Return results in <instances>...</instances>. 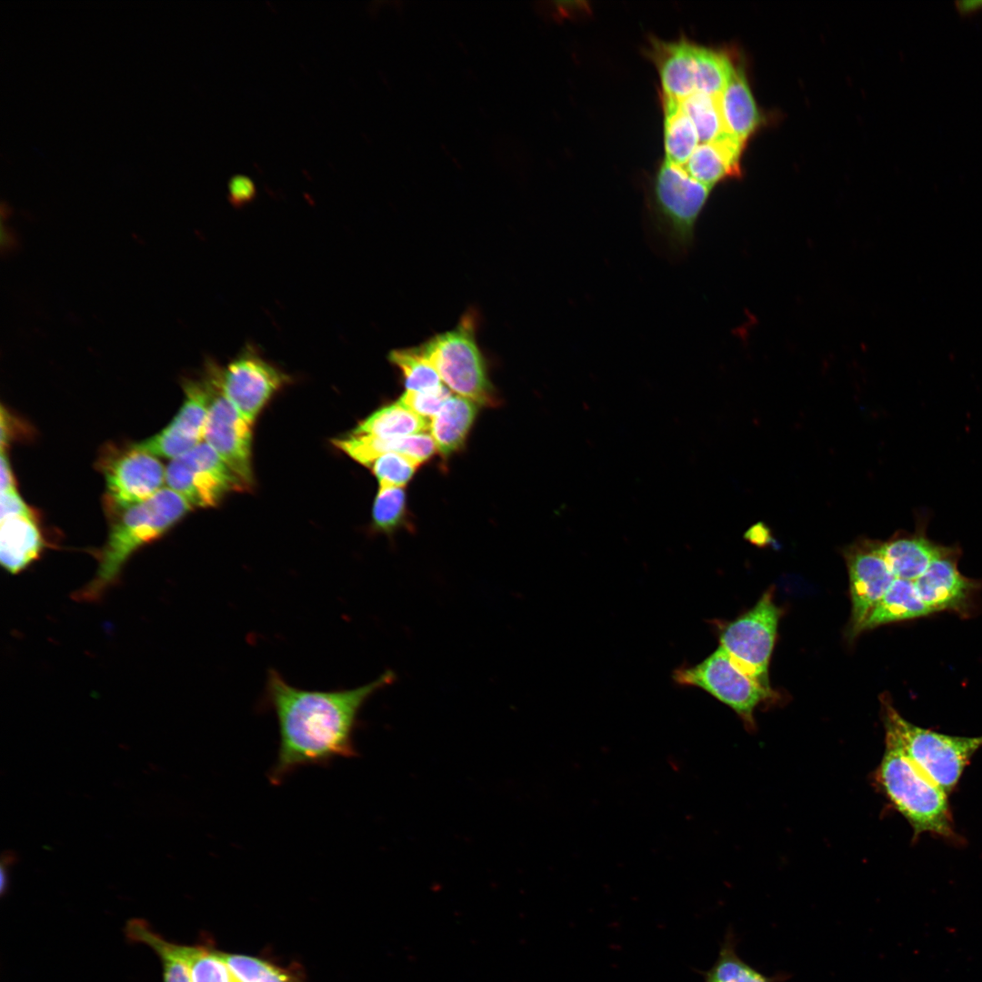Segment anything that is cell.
Returning <instances> with one entry per match:
<instances>
[{
	"label": "cell",
	"instance_id": "obj_5",
	"mask_svg": "<svg viewBox=\"0 0 982 982\" xmlns=\"http://www.w3.org/2000/svg\"><path fill=\"white\" fill-rule=\"evenodd\" d=\"M711 189L682 166L665 161L659 167L652 190V226L675 253L684 254L692 246L696 223Z\"/></svg>",
	"mask_w": 982,
	"mask_h": 982
},
{
	"label": "cell",
	"instance_id": "obj_3",
	"mask_svg": "<svg viewBox=\"0 0 982 982\" xmlns=\"http://www.w3.org/2000/svg\"><path fill=\"white\" fill-rule=\"evenodd\" d=\"M878 781L894 807L907 818L914 835H952L947 792L925 774L901 746L886 734Z\"/></svg>",
	"mask_w": 982,
	"mask_h": 982
},
{
	"label": "cell",
	"instance_id": "obj_15",
	"mask_svg": "<svg viewBox=\"0 0 982 982\" xmlns=\"http://www.w3.org/2000/svg\"><path fill=\"white\" fill-rule=\"evenodd\" d=\"M958 549L945 546L925 573L913 581L930 613L967 610L977 589L976 581L958 571Z\"/></svg>",
	"mask_w": 982,
	"mask_h": 982
},
{
	"label": "cell",
	"instance_id": "obj_21",
	"mask_svg": "<svg viewBox=\"0 0 982 982\" xmlns=\"http://www.w3.org/2000/svg\"><path fill=\"white\" fill-rule=\"evenodd\" d=\"M719 104L726 131L745 143L758 126L761 116L741 68H735L719 95Z\"/></svg>",
	"mask_w": 982,
	"mask_h": 982
},
{
	"label": "cell",
	"instance_id": "obj_16",
	"mask_svg": "<svg viewBox=\"0 0 982 982\" xmlns=\"http://www.w3.org/2000/svg\"><path fill=\"white\" fill-rule=\"evenodd\" d=\"M924 524L912 534L897 533L881 542L882 555L896 578L915 581L944 549L927 538Z\"/></svg>",
	"mask_w": 982,
	"mask_h": 982
},
{
	"label": "cell",
	"instance_id": "obj_4",
	"mask_svg": "<svg viewBox=\"0 0 982 982\" xmlns=\"http://www.w3.org/2000/svg\"><path fill=\"white\" fill-rule=\"evenodd\" d=\"M881 702L886 734L935 783L946 792L951 791L971 757L982 747V736H953L921 728L906 720L889 698L882 697Z\"/></svg>",
	"mask_w": 982,
	"mask_h": 982
},
{
	"label": "cell",
	"instance_id": "obj_14",
	"mask_svg": "<svg viewBox=\"0 0 982 982\" xmlns=\"http://www.w3.org/2000/svg\"><path fill=\"white\" fill-rule=\"evenodd\" d=\"M185 401L172 421L156 435L134 444L155 456L176 458L204 439L210 404V391L205 376L184 384Z\"/></svg>",
	"mask_w": 982,
	"mask_h": 982
},
{
	"label": "cell",
	"instance_id": "obj_29",
	"mask_svg": "<svg viewBox=\"0 0 982 982\" xmlns=\"http://www.w3.org/2000/svg\"><path fill=\"white\" fill-rule=\"evenodd\" d=\"M681 105L692 120L701 143L714 142L727 132L720 110L719 96L695 91L681 101Z\"/></svg>",
	"mask_w": 982,
	"mask_h": 982
},
{
	"label": "cell",
	"instance_id": "obj_7",
	"mask_svg": "<svg viewBox=\"0 0 982 982\" xmlns=\"http://www.w3.org/2000/svg\"><path fill=\"white\" fill-rule=\"evenodd\" d=\"M780 610L773 590H767L757 603L719 632L720 646L748 676L771 689L768 666L777 634Z\"/></svg>",
	"mask_w": 982,
	"mask_h": 982
},
{
	"label": "cell",
	"instance_id": "obj_11",
	"mask_svg": "<svg viewBox=\"0 0 982 982\" xmlns=\"http://www.w3.org/2000/svg\"><path fill=\"white\" fill-rule=\"evenodd\" d=\"M289 377L266 361L250 344L225 367L221 384L225 396L250 423L256 419L271 396Z\"/></svg>",
	"mask_w": 982,
	"mask_h": 982
},
{
	"label": "cell",
	"instance_id": "obj_28",
	"mask_svg": "<svg viewBox=\"0 0 982 982\" xmlns=\"http://www.w3.org/2000/svg\"><path fill=\"white\" fill-rule=\"evenodd\" d=\"M172 948L187 967L192 982H238L218 952L174 943Z\"/></svg>",
	"mask_w": 982,
	"mask_h": 982
},
{
	"label": "cell",
	"instance_id": "obj_39",
	"mask_svg": "<svg viewBox=\"0 0 982 982\" xmlns=\"http://www.w3.org/2000/svg\"><path fill=\"white\" fill-rule=\"evenodd\" d=\"M17 857L13 851H5L2 855L1 862V894L4 895L8 887V870L13 866Z\"/></svg>",
	"mask_w": 982,
	"mask_h": 982
},
{
	"label": "cell",
	"instance_id": "obj_40",
	"mask_svg": "<svg viewBox=\"0 0 982 982\" xmlns=\"http://www.w3.org/2000/svg\"><path fill=\"white\" fill-rule=\"evenodd\" d=\"M767 534H768V531L766 530V526L764 525H762V524H757V525L754 526L748 532L750 540H753L756 543H758L760 541L761 542L764 541V543H765V540L767 539Z\"/></svg>",
	"mask_w": 982,
	"mask_h": 982
},
{
	"label": "cell",
	"instance_id": "obj_12",
	"mask_svg": "<svg viewBox=\"0 0 982 982\" xmlns=\"http://www.w3.org/2000/svg\"><path fill=\"white\" fill-rule=\"evenodd\" d=\"M881 541L863 538L844 550L850 584V636H857L867 617L896 576L881 552Z\"/></svg>",
	"mask_w": 982,
	"mask_h": 982
},
{
	"label": "cell",
	"instance_id": "obj_9",
	"mask_svg": "<svg viewBox=\"0 0 982 982\" xmlns=\"http://www.w3.org/2000/svg\"><path fill=\"white\" fill-rule=\"evenodd\" d=\"M204 376L210 391L205 442L248 487L254 480L251 463L252 423L225 396L221 384V367L217 364L208 363Z\"/></svg>",
	"mask_w": 982,
	"mask_h": 982
},
{
	"label": "cell",
	"instance_id": "obj_35",
	"mask_svg": "<svg viewBox=\"0 0 982 982\" xmlns=\"http://www.w3.org/2000/svg\"><path fill=\"white\" fill-rule=\"evenodd\" d=\"M451 396L450 389L444 385L440 388L432 391L415 392L406 390L398 401L418 416L432 418Z\"/></svg>",
	"mask_w": 982,
	"mask_h": 982
},
{
	"label": "cell",
	"instance_id": "obj_30",
	"mask_svg": "<svg viewBox=\"0 0 982 982\" xmlns=\"http://www.w3.org/2000/svg\"><path fill=\"white\" fill-rule=\"evenodd\" d=\"M389 359L401 369L408 391H432L444 386L439 375L418 347L393 350Z\"/></svg>",
	"mask_w": 982,
	"mask_h": 982
},
{
	"label": "cell",
	"instance_id": "obj_36",
	"mask_svg": "<svg viewBox=\"0 0 982 982\" xmlns=\"http://www.w3.org/2000/svg\"><path fill=\"white\" fill-rule=\"evenodd\" d=\"M254 181L245 175H235L228 182V197L234 205H243L256 195Z\"/></svg>",
	"mask_w": 982,
	"mask_h": 982
},
{
	"label": "cell",
	"instance_id": "obj_13",
	"mask_svg": "<svg viewBox=\"0 0 982 982\" xmlns=\"http://www.w3.org/2000/svg\"><path fill=\"white\" fill-rule=\"evenodd\" d=\"M104 475L110 506L121 513L152 497L165 483V468L157 456L134 444L108 460Z\"/></svg>",
	"mask_w": 982,
	"mask_h": 982
},
{
	"label": "cell",
	"instance_id": "obj_6",
	"mask_svg": "<svg viewBox=\"0 0 982 982\" xmlns=\"http://www.w3.org/2000/svg\"><path fill=\"white\" fill-rule=\"evenodd\" d=\"M442 382L476 404L494 405L493 387L475 336V319L466 315L453 329L417 346Z\"/></svg>",
	"mask_w": 982,
	"mask_h": 982
},
{
	"label": "cell",
	"instance_id": "obj_10",
	"mask_svg": "<svg viewBox=\"0 0 982 982\" xmlns=\"http://www.w3.org/2000/svg\"><path fill=\"white\" fill-rule=\"evenodd\" d=\"M165 483L192 507L214 506L226 493L247 488L205 442L170 461L165 468Z\"/></svg>",
	"mask_w": 982,
	"mask_h": 982
},
{
	"label": "cell",
	"instance_id": "obj_37",
	"mask_svg": "<svg viewBox=\"0 0 982 982\" xmlns=\"http://www.w3.org/2000/svg\"><path fill=\"white\" fill-rule=\"evenodd\" d=\"M15 516H34L16 489L1 493V520Z\"/></svg>",
	"mask_w": 982,
	"mask_h": 982
},
{
	"label": "cell",
	"instance_id": "obj_31",
	"mask_svg": "<svg viewBox=\"0 0 982 982\" xmlns=\"http://www.w3.org/2000/svg\"><path fill=\"white\" fill-rule=\"evenodd\" d=\"M219 956L238 982H297L291 974L266 961L243 955L219 953Z\"/></svg>",
	"mask_w": 982,
	"mask_h": 982
},
{
	"label": "cell",
	"instance_id": "obj_17",
	"mask_svg": "<svg viewBox=\"0 0 982 982\" xmlns=\"http://www.w3.org/2000/svg\"><path fill=\"white\" fill-rule=\"evenodd\" d=\"M334 446L364 466H371L379 456L398 453L410 456L420 464L427 460L436 446L431 435L422 433L402 437L376 438L349 434L333 440Z\"/></svg>",
	"mask_w": 982,
	"mask_h": 982
},
{
	"label": "cell",
	"instance_id": "obj_25",
	"mask_svg": "<svg viewBox=\"0 0 982 982\" xmlns=\"http://www.w3.org/2000/svg\"><path fill=\"white\" fill-rule=\"evenodd\" d=\"M666 161L683 166L699 141L696 129L681 102L663 97Z\"/></svg>",
	"mask_w": 982,
	"mask_h": 982
},
{
	"label": "cell",
	"instance_id": "obj_2",
	"mask_svg": "<svg viewBox=\"0 0 982 982\" xmlns=\"http://www.w3.org/2000/svg\"><path fill=\"white\" fill-rule=\"evenodd\" d=\"M192 508L180 495L164 487L149 499L123 511L96 554L98 564L93 578L76 590L73 598L78 602L100 601L119 581L133 554L160 537Z\"/></svg>",
	"mask_w": 982,
	"mask_h": 982
},
{
	"label": "cell",
	"instance_id": "obj_34",
	"mask_svg": "<svg viewBox=\"0 0 982 982\" xmlns=\"http://www.w3.org/2000/svg\"><path fill=\"white\" fill-rule=\"evenodd\" d=\"M707 982H772L747 964L734 952L725 947L718 960L707 975Z\"/></svg>",
	"mask_w": 982,
	"mask_h": 982
},
{
	"label": "cell",
	"instance_id": "obj_26",
	"mask_svg": "<svg viewBox=\"0 0 982 982\" xmlns=\"http://www.w3.org/2000/svg\"><path fill=\"white\" fill-rule=\"evenodd\" d=\"M125 934L132 941L151 947L159 957L163 982H192L187 967L175 954L172 943L155 932L145 920H130L125 927Z\"/></svg>",
	"mask_w": 982,
	"mask_h": 982
},
{
	"label": "cell",
	"instance_id": "obj_27",
	"mask_svg": "<svg viewBox=\"0 0 982 982\" xmlns=\"http://www.w3.org/2000/svg\"><path fill=\"white\" fill-rule=\"evenodd\" d=\"M696 91L719 96L735 66L722 52L694 45Z\"/></svg>",
	"mask_w": 982,
	"mask_h": 982
},
{
	"label": "cell",
	"instance_id": "obj_1",
	"mask_svg": "<svg viewBox=\"0 0 982 982\" xmlns=\"http://www.w3.org/2000/svg\"><path fill=\"white\" fill-rule=\"evenodd\" d=\"M395 679V673L386 670L358 687L316 691L295 687L270 669L263 706L275 713L279 731L278 752L268 775L271 784H281L303 767H326L336 758L356 757L354 734L363 706Z\"/></svg>",
	"mask_w": 982,
	"mask_h": 982
},
{
	"label": "cell",
	"instance_id": "obj_8",
	"mask_svg": "<svg viewBox=\"0 0 982 982\" xmlns=\"http://www.w3.org/2000/svg\"><path fill=\"white\" fill-rule=\"evenodd\" d=\"M673 677L679 685L706 691L731 707L752 728L756 707L774 694L744 673L720 646L701 663L676 669Z\"/></svg>",
	"mask_w": 982,
	"mask_h": 982
},
{
	"label": "cell",
	"instance_id": "obj_33",
	"mask_svg": "<svg viewBox=\"0 0 982 982\" xmlns=\"http://www.w3.org/2000/svg\"><path fill=\"white\" fill-rule=\"evenodd\" d=\"M420 463L398 453H387L376 458L371 465L379 487H404L411 479Z\"/></svg>",
	"mask_w": 982,
	"mask_h": 982
},
{
	"label": "cell",
	"instance_id": "obj_38",
	"mask_svg": "<svg viewBox=\"0 0 982 982\" xmlns=\"http://www.w3.org/2000/svg\"><path fill=\"white\" fill-rule=\"evenodd\" d=\"M1 493L15 489L12 470L5 450H1Z\"/></svg>",
	"mask_w": 982,
	"mask_h": 982
},
{
	"label": "cell",
	"instance_id": "obj_18",
	"mask_svg": "<svg viewBox=\"0 0 982 982\" xmlns=\"http://www.w3.org/2000/svg\"><path fill=\"white\" fill-rule=\"evenodd\" d=\"M693 48L694 45L685 39L653 44V58L659 72L663 97L681 102L696 91Z\"/></svg>",
	"mask_w": 982,
	"mask_h": 982
},
{
	"label": "cell",
	"instance_id": "obj_19",
	"mask_svg": "<svg viewBox=\"0 0 982 982\" xmlns=\"http://www.w3.org/2000/svg\"><path fill=\"white\" fill-rule=\"evenodd\" d=\"M45 540L35 516H15L1 520L0 561L11 575H17L36 561Z\"/></svg>",
	"mask_w": 982,
	"mask_h": 982
},
{
	"label": "cell",
	"instance_id": "obj_23",
	"mask_svg": "<svg viewBox=\"0 0 982 982\" xmlns=\"http://www.w3.org/2000/svg\"><path fill=\"white\" fill-rule=\"evenodd\" d=\"M930 611L914 582L896 578L861 626L860 633L886 624L925 616Z\"/></svg>",
	"mask_w": 982,
	"mask_h": 982
},
{
	"label": "cell",
	"instance_id": "obj_32",
	"mask_svg": "<svg viewBox=\"0 0 982 982\" xmlns=\"http://www.w3.org/2000/svg\"><path fill=\"white\" fill-rule=\"evenodd\" d=\"M405 506L403 487H379L372 512L374 527L380 532L392 533L403 518Z\"/></svg>",
	"mask_w": 982,
	"mask_h": 982
},
{
	"label": "cell",
	"instance_id": "obj_20",
	"mask_svg": "<svg viewBox=\"0 0 982 982\" xmlns=\"http://www.w3.org/2000/svg\"><path fill=\"white\" fill-rule=\"evenodd\" d=\"M744 143L725 134L711 143L699 144L683 169L695 180L713 187L726 177L739 175Z\"/></svg>",
	"mask_w": 982,
	"mask_h": 982
},
{
	"label": "cell",
	"instance_id": "obj_24",
	"mask_svg": "<svg viewBox=\"0 0 982 982\" xmlns=\"http://www.w3.org/2000/svg\"><path fill=\"white\" fill-rule=\"evenodd\" d=\"M430 420L418 416L399 401L384 406L361 423L350 433L376 438H394L429 431Z\"/></svg>",
	"mask_w": 982,
	"mask_h": 982
},
{
	"label": "cell",
	"instance_id": "obj_22",
	"mask_svg": "<svg viewBox=\"0 0 982 982\" xmlns=\"http://www.w3.org/2000/svg\"><path fill=\"white\" fill-rule=\"evenodd\" d=\"M476 415V404L457 395L452 396L430 418V435L443 456L450 455L464 444Z\"/></svg>",
	"mask_w": 982,
	"mask_h": 982
}]
</instances>
